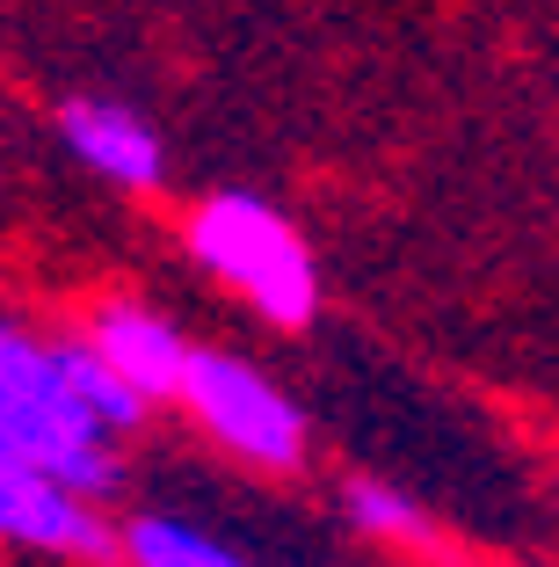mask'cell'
Instances as JSON below:
<instances>
[{"mask_svg": "<svg viewBox=\"0 0 559 567\" xmlns=\"http://www.w3.org/2000/svg\"><path fill=\"white\" fill-rule=\"evenodd\" d=\"M189 248H197V262L211 269L218 284H232L262 320H277V328H306V320H313V306H320L313 255H306L291 218L269 212L262 197L226 189V197L197 204Z\"/></svg>", "mask_w": 559, "mask_h": 567, "instance_id": "1", "label": "cell"}, {"mask_svg": "<svg viewBox=\"0 0 559 567\" xmlns=\"http://www.w3.org/2000/svg\"><path fill=\"white\" fill-rule=\"evenodd\" d=\"M182 401H189V415H197L218 444L240 451V458H255V466H298V451H306L298 408L283 401L255 364H240V357H226V350L189 357Z\"/></svg>", "mask_w": 559, "mask_h": 567, "instance_id": "2", "label": "cell"}, {"mask_svg": "<svg viewBox=\"0 0 559 567\" xmlns=\"http://www.w3.org/2000/svg\"><path fill=\"white\" fill-rule=\"evenodd\" d=\"M0 538L37 546V553H73V560H95V553L116 546L81 487H66L59 473H44L22 451H0Z\"/></svg>", "mask_w": 559, "mask_h": 567, "instance_id": "3", "label": "cell"}, {"mask_svg": "<svg viewBox=\"0 0 559 567\" xmlns=\"http://www.w3.org/2000/svg\"><path fill=\"white\" fill-rule=\"evenodd\" d=\"M0 451H22V458H37L44 473H59L66 487H81V495H102L110 487V436L87 430V422H66L51 415V408H37L22 385L0 379Z\"/></svg>", "mask_w": 559, "mask_h": 567, "instance_id": "4", "label": "cell"}, {"mask_svg": "<svg viewBox=\"0 0 559 567\" xmlns=\"http://www.w3.org/2000/svg\"><path fill=\"white\" fill-rule=\"evenodd\" d=\"M59 132H66V146L95 167L102 183H124V189L161 183V138L124 102H66L59 110Z\"/></svg>", "mask_w": 559, "mask_h": 567, "instance_id": "5", "label": "cell"}, {"mask_svg": "<svg viewBox=\"0 0 559 567\" xmlns=\"http://www.w3.org/2000/svg\"><path fill=\"white\" fill-rule=\"evenodd\" d=\"M87 342H95V350L110 357V364L124 371L138 393H146V401H167V393H182V379H189V357H197L161 313H146V306H102Z\"/></svg>", "mask_w": 559, "mask_h": 567, "instance_id": "6", "label": "cell"}, {"mask_svg": "<svg viewBox=\"0 0 559 567\" xmlns=\"http://www.w3.org/2000/svg\"><path fill=\"white\" fill-rule=\"evenodd\" d=\"M124 553H132V567H247L218 538H204L197 524H175V517H138Z\"/></svg>", "mask_w": 559, "mask_h": 567, "instance_id": "7", "label": "cell"}, {"mask_svg": "<svg viewBox=\"0 0 559 567\" xmlns=\"http://www.w3.org/2000/svg\"><path fill=\"white\" fill-rule=\"evenodd\" d=\"M342 509L371 538H393V546H422V538H428V517H422V509H414L407 495H393V487H379V481H356L342 495Z\"/></svg>", "mask_w": 559, "mask_h": 567, "instance_id": "8", "label": "cell"}]
</instances>
